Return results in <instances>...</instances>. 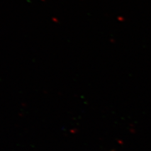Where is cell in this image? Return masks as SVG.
I'll return each instance as SVG.
<instances>
[{
    "mask_svg": "<svg viewBox=\"0 0 151 151\" xmlns=\"http://www.w3.org/2000/svg\"><path fill=\"white\" fill-rule=\"evenodd\" d=\"M111 151H115V150H111Z\"/></svg>",
    "mask_w": 151,
    "mask_h": 151,
    "instance_id": "obj_1",
    "label": "cell"
}]
</instances>
